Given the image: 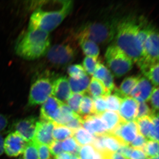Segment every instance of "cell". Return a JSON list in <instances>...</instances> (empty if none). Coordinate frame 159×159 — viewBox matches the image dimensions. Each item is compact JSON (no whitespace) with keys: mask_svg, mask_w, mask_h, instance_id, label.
Instances as JSON below:
<instances>
[{"mask_svg":"<svg viewBox=\"0 0 159 159\" xmlns=\"http://www.w3.org/2000/svg\"><path fill=\"white\" fill-rule=\"evenodd\" d=\"M145 20L134 16H127L119 20L115 35V43L134 62L142 57V51L138 42L139 30Z\"/></svg>","mask_w":159,"mask_h":159,"instance_id":"1","label":"cell"},{"mask_svg":"<svg viewBox=\"0 0 159 159\" xmlns=\"http://www.w3.org/2000/svg\"><path fill=\"white\" fill-rule=\"evenodd\" d=\"M48 32L40 30H28L18 39L15 51L19 57L33 60L43 57L51 48Z\"/></svg>","mask_w":159,"mask_h":159,"instance_id":"2","label":"cell"},{"mask_svg":"<svg viewBox=\"0 0 159 159\" xmlns=\"http://www.w3.org/2000/svg\"><path fill=\"white\" fill-rule=\"evenodd\" d=\"M73 6V1L63 0L59 8L53 10L39 7L31 14L28 30H40L49 33L61 24L70 13Z\"/></svg>","mask_w":159,"mask_h":159,"instance_id":"3","label":"cell"},{"mask_svg":"<svg viewBox=\"0 0 159 159\" xmlns=\"http://www.w3.org/2000/svg\"><path fill=\"white\" fill-rule=\"evenodd\" d=\"M119 21L117 19L87 23L78 30L76 39H86L97 44H107L115 38Z\"/></svg>","mask_w":159,"mask_h":159,"instance_id":"4","label":"cell"},{"mask_svg":"<svg viewBox=\"0 0 159 159\" xmlns=\"http://www.w3.org/2000/svg\"><path fill=\"white\" fill-rule=\"evenodd\" d=\"M105 58L109 70L117 77L124 76L133 67L132 60L114 44L107 49Z\"/></svg>","mask_w":159,"mask_h":159,"instance_id":"5","label":"cell"},{"mask_svg":"<svg viewBox=\"0 0 159 159\" xmlns=\"http://www.w3.org/2000/svg\"><path fill=\"white\" fill-rule=\"evenodd\" d=\"M54 79L51 74L47 72L40 74L34 79L29 92V106L43 104L52 96Z\"/></svg>","mask_w":159,"mask_h":159,"instance_id":"6","label":"cell"},{"mask_svg":"<svg viewBox=\"0 0 159 159\" xmlns=\"http://www.w3.org/2000/svg\"><path fill=\"white\" fill-rule=\"evenodd\" d=\"M159 62V33L153 27L145 43L142 57L137 63L142 73Z\"/></svg>","mask_w":159,"mask_h":159,"instance_id":"7","label":"cell"},{"mask_svg":"<svg viewBox=\"0 0 159 159\" xmlns=\"http://www.w3.org/2000/svg\"><path fill=\"white\" fill-rule=\"evenodd\" d=\"M77 48L71 43H64L51 47L47 57L51 63L57 66H64L71 63L77 55Z\"/></svg>","mask_w":159,"mask_h":159,"instance_id":"8","label":"cell"},{"mask_svg":"<svg viewBox=\"0 0 159 159\" xmlns=\"http://www.w3.org/2000/svg\"><path fill=\"white\" fill-rule=\"evenodd\" d=\"M38 121L33 116L26 117L15 122L12 125V132L17 133L27 142L34 138Z\"/></svg>","mask_w":159,"mask_h":159,"instance_id":"9","label":"cell"},{"mask_svg":"<svg viewBox=\"0 0 159 159\" xmlns=\"http://www.w3.org/2000/svg\"><path fill=\"white\" fill-rule=\"evenodd\" d=\"M139 133L138 125L134 120L121 122L111 134L119 139L123 145H129Z\"/></svg>","mask_w":159,"mask_h":159,"instance_id":"10","label":"cell"},{"mask_svg":"<svg viewBox=\"0 0 159 159\" xmlns=\"http://www.w3.org/2000/svg\"><path fill=\"white\" fill-rule=\"evenodd\" d=\"M27 144L17 133L11 132L4 139V151L8 156L16 157L23 153Z\"/></svg>","mask_w":159,"mask_h":159,"instance_id":"11","label":"cell"},{"mask_svg":"<svg viewBox=\"0 0 159 159\" xmlns=\"http://www.w3.org/2000/svg\"><path fill=\"white\" fill-rule=\"evenodd\" d=\"M55 124L48 121H38L33 141L36 144H43L49 146L54 141L53 130Z\"/></svg>","mask_w":159,"mask_h":159,"instance_id":"12","label":"cell"},{"mask_svg":"<svg viewBox=\"0 0 159 159\" xmlns=\"http://www.w3.org/2000/svg\"><path fill=\"white\" fill-rule=\"evenodd\" d=\"M154 87L145 77H141L136 85L129 94V97L139 102L149 101Z\"/></svg>","mask_w":159,"mask_h":159,"instance_id":"13","label":"cell"},{"mask_svg":"<svg viewBox=\"0 0 159 159\" xmlns=\"http://www.w3.org/2000/svg\"><path fill=\"white\" fill-rule=\"evenodd\" d=\"M82 126L93 136L108 134L106 126L99 115H93L81 118Z\"/></svg>","mask_w":159,"mask_h":159,"instance_id":"14","label":"cell"},{"mask_svg":"<svg viewBox=\"0 0 159 159\" xmlns=\"http://www.w3.org/2000/svg\"><path fill=\"white\" fill-rule=\"evenodd\" d=\"M62 102L51 96L43 103L40 110L41 121L53 122L57 119Z\"/></svg>","mask_w":159,"mask_h":159,"instance_id":"15","label":"cell"},{"mask_svg":"<svg viewBox=\"0 0 159 159\" xmlns=\"http://www.w3.org/2000/svg\"><path fill=\"white\" fill-rule=\"evenodd\" d=\"M138 106L139 102L129 96L122 99L118 113L123 122L135 120Z\"/></svg>","mask_w":159,"mask_h":159,"instance_id":"16","label":"cell"},{"mask_svg":"<svg viewBox=\"0 0 159 159\" xmlns=\"http://www.w3.org/2000/svg\"><path fill=\"white\" fill-rule=\"evenodd\" d=\"M72 94L68 79L66 76L54 79L52 96L62 103H66Z\"/></svg>","mask_w":159,"mask_h":159,"instance_id":"17","label":"cell"},{"mask_svg":"<svg viewBox=\"0 0 159 159\" xmlns=\"http://www.w3.org/2000/svg\"><path fill=\"white\" fill-rule=\"evenodd\" d=\"M140 77V76H132L126 77L121 83L119 88H116L114 90V94L122 99L129 97Z\"/></svg>","mask_w":159,"mask_h":159,"instance_id":"18","label":"cell"},{"mask_svg":"<svg viewBox=\"0 0 159 159\" xmlns=\"http://www.w3.org/2000/svg\"><path fill=\"white\" fill-rule=\"evenodd\" d=\"M106 126L107 133L111 134L123 122L118 112L112 111H106L99 115Z\"/></svg>","mask_w":159,"mask_h":159,"instance_id":"19","label":"cell"},{"mask_svg":"<svg viewBox=\"0 0 159 159\" xmlns=\"http://www.w3.org/2000/svg\"><path fill=\"white\" fill-rule=\"evenodd\" d=\"M68 80L72 93L85 94L87 93L90 81L88 75L79 79H75L70 77Z\"/></svg>","mask_w":159,"mask_h":159,"instance_id":"20","label":"cell"},{"mask_svg":"<svg viewBox=\"0 0 159 159\" xmlns=\"http://www.w3.org/2000/svg\"><path fill=\"white\" fill-rule=\"evenodd\" d=\"M77 40L84 54L86 56L98 58L100 50L97 44L86 39H79Z\"/></svg>","mask_w":159,"mask_h":159,"instance_id":"21","label":"cell"},{"mask_svg":"<svg viewBox=\"0 0 159 159\" xmlns=\"http://www.w3.org/2000/svg\"><path fill=\"white\" fill-rule=\"evenodd\" d=\"M78 115L74 113L66 103H62L54 123L57 125H65Z\"/></svg>","mask_w":159,"mask_h":159,"instance_id":"22","label":"cell"},{"mask_svg":"<svg viewBox=\"0 0 159 159\" xmlns=\"http://www.w3.org/2000/svg\"><path fill=\"white\" fill-rule=\"evenodd\" d=\"M87 93L93 99L106 95L103 83L93 77L90 80Z\"/></svg>","mask_w":159,"mask_h":159,"instance_id":"23","label":"cell"},{"mask_svg":"<svg viewBox=\"0 0 159 159\" xmlns=\"http://www.w3.org/2000/svg\"><path fill=\"white\" fill-rule=\"evenodd\" d=\"M103 145L106 151L111 153L117 152L122 145H123L116 137L110 134L104 135Z\"/></svg>","mask_w":159,"mask_h":159,"instance_id":"24","label":"cell"},{"mask_svg":"<svg viewBox=\"0 0 159 159\" xmlns=\"http://www.w3.org/2000/svg\"><path fill=\"white\" fill-rule=\"evenodd\" d=\"M73 137L80 146L91 145L94 139L93 136L82 127L74 131Z\"/></svg>","mask_w":159,"mask_h":159,"instance_id":"25","label":"cell"},{"mask_svg":"<svg viewBox=\"0 0 159 159\" xmlns=\"http://www.w3.org/2000/svg\"><path fill=\"white\" fill-rule=\"evenodd\" d=\"M93 115H94L93 100L85 94L80 105L79 116L83 118Z\"/></svg>","mask_w":159,"mask_h":159,"instance_id":"26","label":"cell"},{"mask_svg":"<svg viewBox=\"0 0 159 159\" xmlns=\"http://www.w3.org/2000/svg\"><path fill=\"white\" fill-rule=\"evenodd\" d=\"M73 134L74 131L65 125L55 124L53 132L54 140L59 142L64 141L70 137H73Z\"/></svg>","mask_w":159,"mask_h":159,"instance_id":"27","label":"cell"},{"mask_svg":"<svg viewBox=\"0 0 159 159\" xmlns=\"http://www.w3.org/2000/svg\"><path fill=\"white\" fill-rule=\"evenodd\" d=\"M138 125L139 134L149 140V134L152 125V121L150 117L139 118L135 120Z\"/></svg>","mask_w":159,"mask_h":159,"instance_id":"28","label":"cell"},{"mask_svg":"<svg viewBox=\"0 0 159 159\" xmlns=\"http://www.w3.org/2000/svg\"><path fill=\"white\" fill-rule=\"evenodd\" d=\"M63 150L71 153L73 156L79 157L80 150L81 146H80L73 137L66 139L61 143Z\"/></svg>","mask_w":159,"mask_h":159,"instance_id":"29","label":"cell"},{"mask_svg":"<svg viewBox=\"0 0 159 159\" xmlns=\"http://www.w3.org/2000/svg\"><path fill=\"white\" fill-rule=\"evenodd\" d=\"M142 73L152 84L154 87H158L159 62L151 66L150 67Z\"/></svg>","mask_w":159,"mask_h":159,"instance_id":"30","label":"cell"},{"mask_svg":"<svg viewBox=\"0 0 159 159\" xmlns=\"http://www.w3.org/2000/svg\"><path fill=\"white\" fill-rule=\"evenodd\" d=\"M105 97L107 109L118 112L122 99L115 94H110L105 96Z\"/></svg>","mask_w":159,"mask_h":159,"instance_id":"31","label":"cell"},{"mask_svg":"<svg viewBox=\"0 0 159 159\" xmlns=\"http://www.w3.org/2000/svg\"><path fill=\"white\" fill-rule=\"evenodd\" d=\"M84 95L80 93H72L66 103L74 113L78 115L80 105Z\"/></svg>","mask_w":159,"mask_h":159,"instance_id":"32","label":"cell"},{"mask_svg":"<svg viewBox=\"0 0 159 159\" xmlns=\"http://www.w3.org/2000/svg\"><path fill=\"white\" fill-rule=\"evenodd\" d=\"M99 58L86 56L83 61V67L87 74L93 75L98 63L100 62Z\"/></svg>","mask_w":159,"mask_h":159,"instance_id":"33","label":"cell"},{"mask_svg":"<svg viewBox=\"0 0 159 159\" xmlns=\"http://www.w3.org/2000/svg\"><path fill=\"white\" fill-rule=\"evenodd\" d=\"M67 73L70 77L79 79L88 75L83 66L80 64L70 65L68 67Z\"/></svg>","mask_w":159,"mask_h":159,"instance_id":"34","label":"cell"},{"mask_svg":"<svg viewBox=\"0 0 159 159\" xmlns=\"http://www.w3.org/2000/svg\"><path fill=\"white\" fill-rule=\"evenodd\" d=\"M23 157L24 159H39L37 146L33 141L27 142L23 152Z\"/></svg>","mask_w":159,"mask_h":159,"instance_id":"35","label":"cell"},{"mask_svg":"<svg viewBox=\"0 0 159 159\" xmlns=\"http://www.w3.org/2000/svg\"><path fill=\"white\" fill-rule=\"evenodd\" d=\"M143 151L148 158L158 156V142L153 140H148Z\"/></svg>","mask_w":159,"mask_h":159,"instance_id":"36","label":"cell"},{"mask_svg":"<svg viewBox=\"0 0 159 159\" xmlns=\"http://www.w3.org/2000/svg\"><path fill=\"white\" fill-rule=\"evenodd\" d=\"M97 151L92 145L81 147L79 153L80 159H96Z\"/></svg>","mask_w":159,"mask_h":159,"instance_id":"37","label":"cell"},{"mask_svg":"<svg viewBox=\"0 0 159 159\" xmlns=\"http://www.w3.org/2000/svg\"><path fill=\"white\" fill-rule=\"evenodd\" d=\"M94 115H100L106 111L107 104L105 96L93 99Z\"/></svg>","mask_w":159,"mask_h":159,"instance_id":"38","label":"cell"},{"mask_svg":"<svg viewBox=\"0 0 159 159\" xmlns=\"http://www.w3.org/2000/svg\"><path fill=\"white\" fill-rule=\"evenodd\" d=\"M103 85L105 87L106 91V96L110 95L112 92H113L114 90L116 88L115 83H114L113 75L111 73V71L109 70L107 75L105 79L102 81Z\"/></svg>","mask_w":159,"mask_h":159,"instance_id":"39","label":"cell"},{"mask_svg":"<svg viewBox=\"0 0 159 159\" xmlns=\"http://www.w3.org/2000/svg\"><path fill=\"white\" fill-rule=\"evenodd\" d=\"M153 113L154 112L152 111V110L150 108L147 102H139L138 112L136 119L144 117H150Z\"/></svg>","mask_w":159,"mask_h":159,"instance_id":"40","label":"cell"},{"mask_svg":"<svg viewBox=\"0 0 159 159\" xmlns=\"http://www.w3.org/2000/svg\"><path fill=\"white\" fill-rule=\"evenodd\" d=\"M109 70H108V68L106 67L103 64L99 62L97 64L95 72L93 74V77L102 81L105 79Z\"/></svg>","mask_w":159,"mask_h":159,"instance_id":"41","label":"cell"},{"mask_svg":"<svg viewBox=\"0 0 159 159\" xmlns=\"http://www.w3.org/2000/svg\"><path fill=\"white\" fill-rule=\"evenodd\" d=\"M152 110L153 112H158L159 109V88L154 87L150 99Z\"/></svg>","mask_w":159,"mask_h":159,"instance_id":"42","label":"cell"},{"mask_svg":"<svg viewBox=\"0 0 159 159\" xmlns=\"http://www.w3.org/2000/svg\"><path fill=\"white\" fill-rule=\"evenodd\" d=\"M134 140L129 144V145L135 149H141L143 150L148 139H146L140 134H138Z\"/></svg>","mask_w":159,"mask_h":159,"instance_id":"43","label":"cell"},{"mask_svg":"<svg viewBox=\"0 0 159 159\" xmlns=\"http://www.w3.org/2000/svg\"><path fill=\"white\" fill-rule=\"evenodd\" d=\"M36 145L38 152L39 159H51L52 155L49 146L43 144H36Z\"/></svg>","mask_w":159,"mask_h":159,"instance_id":"44","label":"cell"},{"mask_svg":"<svg viewBox=\"0 0 159 159\" xmlns=\"http://www.w3.org/2000/svg\"><path fill=\"white\" fill-rule=\"evenodd\" d=\"M65 126L74 132L80 127H82V121L81 117L78 115L71 120L67 124H66Z\"/></svg>","mask_w":159,"mask_h":159,"instance_id":"45","label":"cell"},{"mask_svg":"<svg viewBox=\"0 0 159 159\" xmlns=\"http://www.w3.org/2000/svg\"><path fill=\"white\" fill-rule=\"evenodd\" d=\"M61 142L54 140L51 145H49V149L51 155L55 157L63 152Z\"/></svg>","mask_w":159,"mask_h":159,"instance_id":"46","label":"cell"},{"mask_svg":"<svg viewBox=\"0 0 159 159\" xmlns=\"http://www.w3.org/2000/svg\"><path fill=\"white\" fill-rule=\"evenodd\" d=\"M134 148L131 147L129 145H123L120 147L117 152L121 155L126 158L129 159L131 154Z\"/></svg>","mask_w":159,"mask_h":159,"instance_id":"47","label":"cell"},{"mask_svg":"<svg viewBox=\"0 0 159 159\" xmlns=\"http://www.w3.org/2000/svg\"><path fill=\"white\" fill-rule=\"evenodd\" d=\"M148 157L143 150L134 148L129 159H147Z\"/></svg>","mask_w":159,"mask_h":159,"instance_id":"48","label":"cell"},{"mask_svg":"<svg viewBox=\"0 0 159 159\" xmlns=\"http://www.w3.org/2000/svg\"><path fill=\"white\" fill-rule=\"evenodd\" d=\"M9 125L8 118L3 114L0 113V134L6 130Z\"/></svg>","mask_w":159,"mask_h":159,"instance_id":"49","label":"cell"},{"mask_svg":"<svg viewBox=\"0 0 159 159\" xmlns=\"http://www.w3.org/2000/svg\"><path fill=\"white\" fill-rule=\"evenodd\" d=\"M73 156L71 153L69 152H63L59 154L58 155L54 157L55 159H71Z\"/></svg>","mask_w":159,"mask_h":159,"instance_id":"50","label":"cell"},{"mask_svg":"<svg viewBox=\"0 0 159 159\" xmlns=\"http://www.w3.org/2000/svg\"><path fill=\"white\" fill-rule=\"evenodd\" d=\"M4 139L2 134H0V156L2 155L4 152Z\"/></svg>","mask_w":159,"mask_h":159,"instance_id":"51","label":"cell"},{"mask_svg":"<svg viewBox=\"0 0 159 159\" xmlns=\"http://www.w3.org/2000/svg\"><path fill=\"white\" fill-rule=\"evenodd\" d=\"M111 159H128L126 158L123 156H122L121 154L119 153V152H115L112 154L111 156Z\"/></svg>","mask_w":159,"mask_h":159,"instance_id":"52","label":"cell"},{"mask_svg":"<svg viewBox=\"0 0 159 159\" xmlns=\"http://www.w3.org/2000/svg\"><path fill=\"white\" fill-rule=\"evenodd\" d=\"M147 159H159V156H157L153 157L148 158Z\"/></svg>","mask_w":159,"mask_h":159,"instance_id":"53","label":"cell"},{"mask_svg":"<svg viewBox=\"0 0 159 159\" xmlns=\"http://www.w3.org/2000/svg\"><path fill=\"white\" fill-rule=\"evenodd\" d=\"M71 159H80L79 157L73 156Z\"/></svg>","mask_w":159,"mask_h":159,"instance_id":"54","label":"cell"},{"mask_svg":"<svg viewBox=\"0 0 159 159\" xmlns=\"http://www.w3.org/2000/svg\"></svg>","mask_w":159,"mask_h":159,"instance_id":"55","label":"cell"}]
</instances>
